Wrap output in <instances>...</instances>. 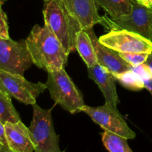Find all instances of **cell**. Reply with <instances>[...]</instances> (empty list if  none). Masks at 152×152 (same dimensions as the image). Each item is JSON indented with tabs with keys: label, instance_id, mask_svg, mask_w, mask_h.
Returning <instances> with one entry per match:
<instances>
[{
	"label": "cell",
	"instance_id": "obj_12",
	"mask_svg": "<svg viewBox=\"0 0 152 152\" xmlns=\"http://www.w3.org/2000/svg\"><path fill=\"white\" fill-rule=\"evenodd\" d=\"M88 77L99 86L105 97V102L117 109L120 100L116 89L117 80L115 76L98 63L93 66L88 67Z\"/></svg>",
	"mask_w": 152,
	"mask_h": 152
},
{
	"label": "cell",
	"instance_id": "obj_8",
	"mask_svg": "<svg viewBox=\"0 0 152 152\" xmlns=\"http://www.w3.org/2000/svg\"><path fill=\"white\" fill-rule=\"evenodd\" d=\"M99 40L102 45L116 51L152 53V42L129 30H111L99 37Z\"/></svg>",
	"mask_w": 152,
	"mask_h": 152
},
{
	"label": "cell",
	"instance_id": "obj_2",
	"mask_svg": "<svg viewBox=\"0 0 152 152\" xmlns=\"http://www.w3.org/2000/svg\"><path fill=\"white\" fill-rule=\"evenodd\" d=\"M45 25L57 37L68 54L76 49V38L82 30L77 19L67 8L63 0H44Z\"/></svg>",
	"mask_w": 152,
	"mask_h": 152
},
{
	"label": "cell",
	"instance_id": "obj_5",
	"mask_svg": "<svg viewBox=\"0 0 152 152\" xmlns=\"http://www.w3.org/2000/svg\"><path fill=\"white\" fill-rule=\"evenodd\" d=\"M100 24L109 30L126 29L137 33L152 42V7L142 5L137 0L132 1L129 14L116 19L105 15Z\"/></svg>",
	"mask_w": 152,
	"mask_h": 152
},
{
	"label": "cell",
	"instance_id": "obj_10",
	"mask_svg": "<svg viewBox=\"0 0 152 152\" xmlns=\"http://www.w3.org/2000/svg\"><path fill=\"white\" fill-rule=\"evenodd\" d=\"M91 39L99 65L111 71L114 75L132 70V65L121 57L118 51L106 47L99 42L93 28L86 29Z\"/></svg>",
	"mask_w": 152,
	"mask_h": 152
},
{
	"label": "cell",
	"instance_id": "obj_11",
	"mask_svg": "<svg viewBox=\"0 0 152 152\" xmlns=\"http://www.w3.org/2000/svg\"><path fill=\"white\" fill-rule=\"evenodd\" d=\"M63 1L71 14L80 22L83 29L93 28L102 22V16L98 13L99 5L97 0H63Z\"/></svg>",
	"mask_w": 152,
	"mask_h": 152
},
{
	"label": "cell",
	"instance_id": "obj_13",
	"mask_svg": "<svg viewBox=\"0 0 152 152\" xmlns=\"http://www.w3.org/2000/svg\"><path fill=\"white\" fill-rule=\"evenodd\" d=\"M5 136L10 152H33L34 144L29 129L22 120L17 123H4Z\"/></svg>",
	"mask_w": 152,
	"mask_h": 152
},
{
	"label": "cell",
	"instance_id": "obj_24",
	"mask_svg": "<svg viewBox=\"0 0 152 152\" xmlns=\"http://www.w3.org/2000/svg\"><path fill=\"white\" fill-rule=\"evenodd\" d=\"M145 64L148 67V68H149L150 71H151L152 74V53L149 54V56H148V59H147L146 62H145Z\"/></svg>",
	"mask_w": 152,
	"mask_h": 152
},
{
	"label": "cell",
	"instance_id": "obj_3",
	"mask_svg": "<svg viewBox=\"0 0 152 152\" xmlns=\"http://www.w3.org/2000/svg\"><path fill=\"white\" fill-rule=\"evenodd\" d=\"M52 99L71 114L82 112L85 105L82 94L65 71V68L48 71L45 83Z\"/></svg>",
	"mask_w": 152,
	"mask_h": 152
},
{
	"label": "cell",
	"instance_id": "obj_20",
	"mask_svg": "<svg viewBox=\"0 0 152 152\" xmlns=\"http://www.w3.org/2000/svg\"><path fill=\"white\" fill-rule=\"evenodd\" d=\"M0 4V38L10 39L7 16Z\"/></svg>",
	"mask_w": 152,
	"mask_h": 152
},
{
	"label": "cell",
	"instance_id": "obj_6",
	"mask_svg": "<svg viewBox=\"0 0 152 152\" xmlns=\"http://www.w3.org/2000/svg\"><path fill=\"white\" fill-rule=\"evenodd\" d=\"M47 88L42 83H31L23 75L0 69V91L25 105L36 103L37 98Z\"/></svg>",
	"mask_w": 152,
	"mask_h": 152
},
{
	"label": "cell",
	"instance_id": "obj_4",
	"mask_svg": "<svg viewBox=\"0 0 152 152\" xmlns=\"http://www.w3.org/2000/svg\"><path fill=\"white\" fill-rule=\"evenodd\" d=\"M33 120L28 129L36 152H60L59 137L55 132L51 110L32 105Z\"/></svg>",
	"mask_w": 152,
	"mask_h": 152
},
{
	"label": "cell",
	"instance_id": "obj_17",
	"mask_svg": "<svg viewBox=\"0 0 152 152\" xmlns=\"http://www.w3.org/2000/svg\"><path fill=\"white\" fill-rule=\"evenodd\" d=\"M11 96L0 91V120L3 123H17L21 118L12 103Z\"/></svg>",
	"mask_w": 152,
	"mask_h": 152
},
{
	"label": "cell",
	"instance_id": "obj_9",
	"mask_svg": "<svg viewBox=\"0 0 152 152\" xmlns=\"http://www.w3.org/2000/svg\"><path fill=\"white\" fill-rule=\"evenodd\" d=\"M82 112L86 113L104 130L121 135L128 140L136 137V134L129 128L117 109L107 102L97 107L85 105L82 108Z\"/></svg>",
	"mask_w": 152,
	"mask_h": 152
},
{
	"label": "cell",
	"instance_id": "obj_14",
	"mask_svg": "<svg viewBox=\"0 0 152 152\" xmlns=\"http://www.w3.org/2000/svg\"><path fill=\"white\" fill-rule=\"evenodd\" d=\"M75 46L88 67L93 66L98 63L94 47L86 30L82 29L79 31L76 38Z\"/></svg>",
	"mask_w": 152,
	"mask_h": 152
},
{
	"label": "cell",
	"instance_id": "obj_16",
	"mask_svg": "<svg viewBox=\"0 0 152 152\" xmlns=\"http://www.w3.org/2000/svg\"><path fill=\"white\" fill-rule=\"evenodd\" d=\"M102 140L104 146L110 152H132L128 143L129 140L114 132L105 130L102 133Z\"/></svg>",
	"mask_w": 152,
	"mask_h": 152
},
{
	"label": "cell",
	"instance_id": "obj_18",
	"mask_svg": "<svg viewBox=\"0 0 152 152\" xmlns=\"http://www.w3.org/2000/svg\"><path fill=\"white\" fill-rule=\"evenodd\" d=\"M114 76L117 81L129 90L140 91L145 88V84L142 79L132 70H129Z\"/></svg>",
	"mask_w": 152,
	"mask_h": 152
},
{
	"label": "cell",
	"instance_id": "obj_21",
	"mask_svg": "<svg viewBox=\"0 0 152 152\" xmlns=\"http://www.w3.org/2000/svg\"><path fill=\"white\" fill-rule=\"evenodd\" d=\"M0 142L7 149L8 152H10L7 145V140L5 136V129H4V124L0 120Z\"/></svg>",
	"mask_w": 152,
	"mask_h": 152
},
{
	"label": "cell",
	"instance_id": "obj_26",
	"mask_svg": "<svg viewBox=\"0 0 152 152\" xmlns=\"http://www.w3.org/2000/svg\"><path fill=\"white\" fill-rule=\"evenodd\" d=\"M7 0H0V4H3Z\"/></svg>",
	"mask_w": 152,
	"mask_h": 152
},
{
	"label": "cell",
	"instance_id": "obj_23",
	"mask_svg": "<svg viewBox=\"0 0 152 152\" xmlns=\"http://www.w3.org/2000/svg\"><path fill=\"white\" fill-rule=\"evenodd\" d=\"M138 3L147 7H152V0H137Z\"/></svg>",
	"mask_w": 152,
	"mask_h": 152
},
{
	"label": "cell",
	"instance_id": "obj_19",
	"mask_svg": "<svg viewBox=\"0 0 152 152\" xmlns=\"http://www.w3.org/2000/svg\"><path fill=\"white\" fill-rule=\"evenodd\" d=\"M121 57L132 66H137L146 62L149 54L146 53H123L119 52Z\"/></svg>",
	"mask_w": 152,
	"mask_h": 152
},
{
	"label": "cell",
	"instance_id": "obj_7",
	"mask_svg": "<svg viewBox=\"0 0 152 152\" xmlns=\"http://www.w3.org/2000/svg\"><path fill=\"white\" fill-rule=\"evenodd\" d=\"M32 64L25 40L0 38V69L24 75Z\"/></svg>",
	"mask_w": 152,
	"mask_h": 152
},
{
	"label": "cell",
	"instance_id": "obj_25",
	"mask_svg": "<svg viewBox=\"0 0 152 152\" xmlns=\"http://www.w3.org/2000/svg\"><path fill=\"white\" fill-rule=\"evenodd\" d=\"M0 152H8L7 148H6L1 142H0Z\"/></svg>",
	"mask_w": 152,
	"mask_h": 152
},
{
	"label": "cell",
	"instance_id": "obj_22",
	"mask_svg": "<svg viewBox=\"0 0 152 152\" xmlns=\"http://www.w3.org/2000/svg\"><path fill=\"white\" fill-rule=\"evenodd\" d=\"M142 80L145 84V88H146L151 93L152 96V74H148L146 77H143Z\"/></svg>",
	"mask_w": 152,
	"mask_h": 152
},
{
	"label": "cell",
	"instance_id": "obj_1",
	"mask_svg": "<svg viewBox=\"0 0 152 152\" xmlns=\"http://www.w3.org/2000/svg\"><path fill=\"white\" fill-rule=\"evenodd\" d=\"M25 41L33 64L38 68L48 72L65 67L69 54L46 25H34Z\"/></svg>",
	"mask_w": 152,
	"mask_h": 152
},
{
	"label": "cell",
	"instance_id": "obj_15",
	"mask_svg": "<svg viewBox=\"0 0 152 152\" xmlns=\"http://www.w3.org/2000/svg\"><path fill=\"white\" fill-rule=\"evenodd\" d=\"M109 17L116 19L129 14L132 9L133 0H97Z\"/></svg>",
	"mask_w": 152,
	"mask_h": 152
}]
</instances>
